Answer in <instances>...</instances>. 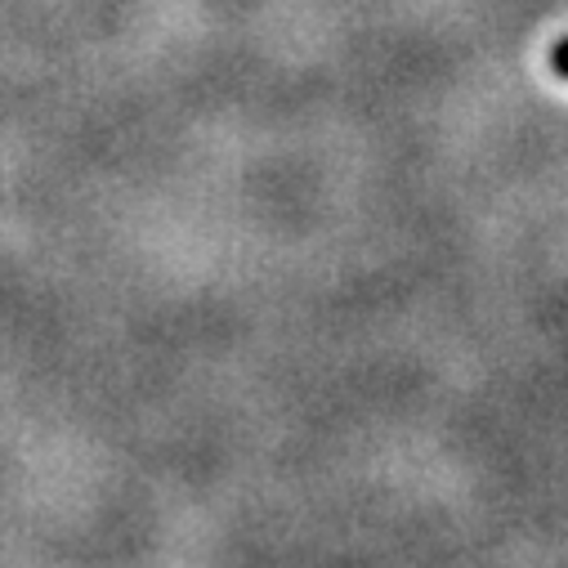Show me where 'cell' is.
Returning <instances> with one entry per match:
<instances>
[{"mask_svg": "<svg viewBox=\"0 0 568 568\" xmlns=\"http://www.w3.org/2000/svg\"><path fill=\"white\" fill-rule=\"evenodd\" d=\"M550 72H555L559 81H568V37L550 45Z\"/></svg>", "mask_w": 568, "mask_h": 568, "instance_id": "cell-1", "label": "cell"}]
</instances>
